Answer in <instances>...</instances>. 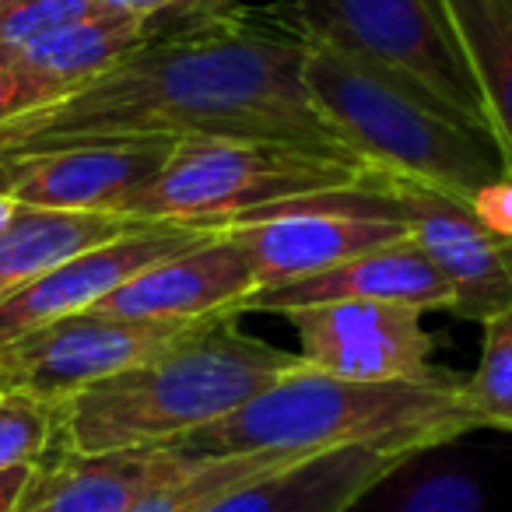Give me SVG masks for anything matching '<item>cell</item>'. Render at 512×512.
<instances>
[{"label": "cell", "mask_w": 512, "mask_h": 512, "mask_svg": "<svg viewBox=\"0 0 512 512\" xmlns=\"http://www.w3.org/2000/svg\"><path fill=\"white\" fill-rule=\"evenodd\" d=\"M505 260H509V274H512V239H505Z\"/></svg>", "instance_id": "f1b7e54d"}, {"label": "cell", "mask_w": 512, "mask_h": 512, "mask_svg": "<svg viewBox=\"0 0 512 512\" xmlns=\"http://www.w3.org/2000/svg\"><path fill=\"white\" fill-rule=\"evenodd\" d=\"M50 102H57V95L46 85H39L36 78H29L8 53L0 50V123L18 113H29V109L50 106Z\"/></svg>", "instance_id": "d4e9b609"}, {"label": "cell", "mask_w": 512, "mask_h": 512, "mask_svg": "<svg viewBox=\"0 0 512 512\" xmlns=\"http://www.w3.org/2000/svg\"><path fill=\"white\" fill-rule=\"evenodd\" d=\"M302 74L334 134L369 169L414 176L470 204L512 179L488 130L320 32L306 29Z\"/></svg>", "instance_id": "277c9868"}, {"label": "cell", "mask_w": 512, "mask_h": 512, "mask_svg": "<svg viewBox=\"0 0 512 512\" xmlns=\"http://www.w3.org/2000/svg\"><path fill=\"white\" fill-rule=\"evenodd\" d=\"M404 460L411 456L365 446L309 453L225 495L207 512H351Z\"/></svg>", "instance_id": "2e32d148"}, {"label": "cell", "mask_w": 512, "mask_h": 512, "mask_svg": "<svg viewBox=\"0 0 512 512\" xmlns=\"http://www.w3.org/2000/svg\"><path fill=\"white\" fill-rule=\"evenodd\" d=\"M207 320L169 323L99 313L64 316L0 348V393L60 404L99 379L137 369L176 348Z\"/></svg>", "instance_id": "ba28073f"}, {"label": "cell", "mask_w": 512, "mask_h": 512, "mask_svg": "<svg viewBox=\"0 0 512 512\" xmlns=\"http://www.w3.org/2000/svg\"><path fill=\"white\" fill-rule=\"evenodd\" d=\"M172 141H64L0 151V200L43 211L120 214L162 172Z\"/></svg>", "instance_id": "30bf717a"}, {"label": "cell", "mask_w": 512, "mask_h": 512, "mask_svg": "<svg viewBox=\"0 0 512 512\" xmlns=\"http://www.w3.org/2000/svg\"><path fill=\"white\" fill-rule=\"evenodd\" d=\"M292 453H239V456H186V467L172 481L144 495L130 512H207L225 495L288 467Z\"/></svg>", "instance_id": "ffe728a7"}, {"label": "cell", "mask_w": 512, "mask_h": 512, "mask_svg": "<svg viewBox=\"0 0 512 512\" xmlns=\"http://www.w3.org/2000/svg\"><path fill=\"white\" fill-rule=\"evenodd\" d=\"M186 467L172 449L78 453L50 442L25 481L18 512H130Z\"/></svg>", "instance_id": "5bb4252c"}, {"label": "cell", "mask_w": 512, "mask_h": 512, "mask_svg": "<svg viewBox=\"0 0 512 512\" xmlns=\"http://www.w3.org/2000/svg\"><path fill=\"white\" fill-rule=\"evenodd\" d=\"M95 11H99V0H25L0 15V50H15L39 36H50Z\"/></svg>", "instance_id": "cb8c5ba5"}, {"label": "cell", "mask_w": 512, "mask_h": 512, "mask_svg": "<svg viewBox=\"0 0 512 512\" xmlns=\"http://www.w3.org/2000/svg\"><path fill=\"white\" fill-rule=\"evenodd\" d=\"M144 43L50 106L0 123V151L64 141H274L344 151L302 74L306 29L288 0H190Z\"/></svg>", "instance_id": "6da1fadb"}, {"label": "cell", "mask_w": 512, "mask_h": 512, "mask_svg": "<svg viewBox=\"0 0 512 512\" xmlns=\"http://www.w3.org/2000/svg\"><path fill=\"white\" fill-rule=\"evenodd\" d=\"M288 8L309 32L400 74L488 130L477 81L439 0H288Z\"/></svg>", "instance_id": "52a82bcc"}, {"label": "cell", "mask_w": 512, "mask_h": 512, "mask_svg": "<svg viewBox=\"0 0 512 512\" xmlns=\"http://www.w3.org/2000/svg\"><path fill=\"white\" fill-rule=\"evenodd\" d=\"M481 358L470 379H463L467 400L484 418V428L512 432V309L481 323Z\"/></svg>", "instance_id": "7402d4cb"}, {"label": "cell", "mask_w": 512, "mask_h": 512, "mask_svg": "<svg viewBox=\"0 0 512 512\" xmlns=\"http://www.w3.org/2000/svg\"><path fill=\"white\" fill-rule=\"evenodd\" d=\"M369 165L344 151L274 141H179L162 172L120 207V218L225 228L281 200L351 186Z\"/></svg>", "instance_id": "5b68a950"}, {"label": "cell", "mask_w": 512, "mask_h": 512, "mask_svg": "<svg viewBox=\"0 0 512 512\" xmlns=\"http://www.w3.org/2000/svg\"><path fill=\"white\" fill-rule=\"evenodd\" d=\"M134 218L88 211H43L15 204L0 221V302L22 292L29 281L64 264L67 256L109 242L134 228Z\"/></svg>", "instance_id": "e0dca14e"}, {"label": "cell", "mask_w": 512, "mask_h": 512, "mask_svg": "<svg viewBox=\"0 0 512 512\" xmlns=\"http://www.w3.org/2000/svg\"><path fill=\"white\" fill-rule=\"evenodd\" d=\"M148 32H151V18L95 11V15L81 18V22H71L64 29L50 32V36H39L32 43L15 46V50H4V53L29 78H36L57 99H64V95H71L85 81L109 71L120 57H127L137 43H144Z\"/></svg>", "instance_id": "ac0fdd59"}, {"label": "cell", "mask_w": 512, "mask_h": 512, "mask_svg": "<svg viewBox=\"0 0 512 512\" xmlns=\"http://www.w3.org/2000/svg\"><path fill=\"white\" fill-rule=\"evenodd\" d=\"M481 428L484 418L467 400L463 379L355 383L302 365L249 397L232 414L162 449L190 460L239 453L309 456L351 446L418 456Z\"/></svg>", "instance_id": "7a4b0ae2"}, {"label": "cell", "mask_w": 512, "mask_h": 512, "mask_svg": "<svg viewBox=\"0 0 512 512\" xmlns=\"http://www.w3.org/2000/svg\"><path fill=\"white\" fill-rule=\"evenodd\" d=\"M218 232L239 242L260 288L320 274L372 249L411 239L400 204L372 179V172L351 186L306 193L242 214Z\"/></svg>", "instance_id": "8992f818"}, {"label": "cell", "mask_w": 512, "mask_h": 512, "mask_svg": "<svg viewBox=\"0 0 512 512\" xmlns=\"http://www.w3.org/2000/svg\"><path fill=\"white\" fill-rule=\"evenodd\" d=\"M295 369H302L299 355L242 334L232 313L214 316L151 362L53 404V442L78 453L162 449Z\"/></svg>", "instance_id": "3957f363"}, {"label": "cell", "mask_w": 512, "mask_h": 512, "mask_svg": "<svg viewBox=\"0 0 512 512\" xmlns=\"http://www.w3.org/2000/svg\"><path fill=\"white\" fill-rule=\"evenodd\" d=\"M211 235L214 228L179 225V221H137L116 239L67 256L64 264L50 267L22 292L0 302V348L53 320L88 313L95 302H102L141 271L169 256L190 253Z\"/></svg>", "instance_id": "7c38bea8"}, {"label": "cell", "mask_w": 512, "mask_h": 512, "mask_svg": "<svg viewBox=\"0 0 512 512\" xmlns=\"http://www.w3.org/2000/svg\"><path fill=\"white\" fill-rule=\"evenodd\" d=\"M53 442V404L0 393V470L36 467Z\"/></svg>", "instance_id": "603a6c76"}, {"label": "cell", "mask_w": 512, "mask_h": 512, "mask_svg": "<svg viewBox=\"0 0 512 512\" xmlns=\"http://www.w3.org/2000/svg\"><path fill=\"white\" fill-rule=\"evenodd\" d=\"M18 4H25V0H0V15H4V11H11V8H18Z\"/></svg>", "instance_id": "83f0119b"}, {"label": "cell", "mask_w": 512, "mask_h": 512, "mask_svg": "<svg viewBox=\"0 0 512 512\" xmlns=\"http://www.w3.org/2000/svg\"><path fill=\"white\" fill-rule=\"evenodd\" d=\"M372 512H488V488L456 460H404L376 491Z\"/></svg>", "instance_id": "44dd1931"}, {"label": "cell", "mask_w": 512, "mask_h": 512, "mask_svg": "<svg viewBox=\"0 0 512 512\" xmlns=\"http://www.w3.org/2000/svg\"><path fill=\"white\" fill-rule=\"evenodd\" d=\"M256 271L249 256L228 232H214L207 242L183 256H169L148 267L127 285L95 302L88 313L127 316V320L193 323L207 316H239L242 302L256 292Z\"/></svg>", "instance_id": "4fadbf2b"}, {"label": "cell", "mask_w": 512, "mask_h": 512, "mask_svg": "<svg viewBox=\"0 0 512 512\" xmlns=\"http://www.w3.org/2000/svg\"><path fill=\"white\" fill-rule=\"evenodd\" d=\"M372 179L400 204L411 242L428 256V264L453 292V306L460 320L484 323L512 309V274L505 260V239L481 218L477 204L432 183H421L400 172H376Z\"/></svg>", "instance_id": "9c48e42d"}, {"label": "cell", "mask_w": 512, "mask_h": 512, "mask_svg": "<svg viewBox=\"0 0 512 512\" xmlns=\"http://www.w3.org/2000/svg\"><path fill=\"white\" fill-rule=\"evenodd\" d=\"M190 0H99V11L106 15H130V18H158L183 8Z\"/></svg>", "instance_id": "484cf974"}, {"label": "cell", "mask_w": 512, "mask_h": 512, "mask_svg": "<svg viewBox=\"0 0 512 512\" xmlns=\"http://www.w3.org/2000/svg\"><path fill=\"white\" fill-rule=\"evenodd\" d=\"M306 369L355 383H428L435 379V337L421 309L397 302H330L285 313Z\"/></svg>", "instance_id": "8fae6325"}, {"label": "cell", "mask_w": 512, "mask_h": 512, "mask_svg": "<svg viewBox=\"0 0 512 512\" xmlns=\"http://www.w3.org/2000/svg\"><path fill=\"white\" fill-rule=\"evenodd\" d=\"M484 102V120L512 176V0H439Z\"/></svg>", "instance_id": "d6986e66"}, {"label": "cell", "mask_w": 512, "mask_h": 512, "mask_svg": "<svg viewBox=\"0 0 512 512\" xmlns=\"http://www.w3.org/2000/svg\"><path fill=\"white\" fill-rule=\"evenodd\" d=\"M330 302H397V306H414L428 313V309L453 306V292L428 264V256L411 239H404L327 267L320 274L260 288L242 302L239 313L285 316L295 309L330 306Z\"/></svg>", "instance_id": "9a60e30c"}, {"label": "cell", "mask_w": 512, "mask_h": 512, "mask_svg": "<svg viewBox=\"0 0 512 512\" xmlns=\"http://www.w3.org/2000/svg\"><path fill=\"white\" fill-rule=\"evenodd\" d=\"M29 474H32V467L0 470V512H18V502H22V491H25Z\"/></svg>", "instance_id": "4316f807"}]
</instances>
